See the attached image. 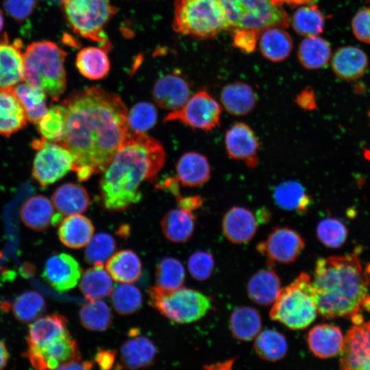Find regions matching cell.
Returning a JSON list of instances; mask_svg holds the SVG:
<instances>
[{"label": "cell", "instance_id": "1", "mask_svg": "<svg viewBox=\"0 0 370 370\" xmlns=\"http://www.w3.org/2000/svg\"><path fill=\"white\" fill-rule=\"evenodd\" d=\"M66 121L59 143L74 158L73 171L84 181L104 171L130 132L128 110L116 93L93 86L62 101Z\"/></svg>", "mask_w": 370, "mask_h": 370}, {"label": "cell", "instance_id": "2", "mask_svg": "<svg viewBox=\"0 0 370 370\" xmlns=\"http://www.w3.org/2000/svg\"><path fill=\"white\" fill-rule=\"evenodd\" d=\"M165 158L163 146L158 140L130 131L100 180L103 208L121 212L138 202L142 197L140 186L155 180Z\"/></svg>", "mask_w": 370, "mask_h": 370}, {"label": "cell", "instance_id": "3", "mask_svg": "<svg viewBox=\"0 0 370 370\" xmlns=\"http://www.w3.org/2000/svg\"><path fill=\"white\" fill-rule=\"evenodd\" d=\"M312 283L320 315L362 322L360 311L370 309V275L356 252L318 259Z\"/></svg>", "mask_w": 370, "mask_h": 370}, {"label": "cell", "instance_id": "4", "mask_svg": "<svg viewBox=\"0 0 370 370\" xmlns=\"http://www.w3.org/2000/svg\"><path fill=\"white\" fill-rule=\"evenodd\" d=\"M66 51L53 42H33L23 53L24 79L58 101L66 86Z\"/></svg>", "mask_w": 370, "mask_h": 370}, {"label": "cell", "instance_id": "5", "mask_svg": "<svg viewBox=\"0 0 370 370\" xmlns=\"http://www.w3.org/2000/svg\"><path fill=\"white\" fill-rule=\"evenodd\" d=\"M318 308L310 276L301 272L291 284L281 288L269 316L292 330H302L316 319Z\"/></svg>", "mask_w": 370, "mask_h": 370}, {"label": "cell", "instance_id": "6", "mask_svg": "<svg viewBox=\"0 0 370 370\" xmlns=\"http://www.w3.org/2000/svg\"><path fill=\"white\" fill-rule=\"evenodd\" d=\"M173 27L197 39L211 38L230 29L219 0H175Z\"/></svg>", "mask_w": 370, "mask_h": 370}, {"label": "cell", "instance_id": "7", "mask_svg": "<svg viewBox=\"0 0 370 370\" xmlns=\"http://www.w3.org/2000/svg\"><path fill=\"white\" fill-rule=\"evenodd\" d=\"M62 10L71 29L95 41L106 51L111 44L105 28L116 13L110 0H61Z\"/></svg>", "mask_w": 370, "mask_h": 370}, {"label": "cell", "instance_id": "8", "mask_svg": "<svg viewBox=\"0 0 370 370\" xmlns=\"http://www.w3.org/2000/svg\"><path fill=\"white\" fill-rule=\"evenodd\" d=\"M230 24L234 31L247 29L260 32L278 26L286 28L290 18L283 5L273 0H219Z\"/></svg>", "mask_w": 370, "mask_h": 370}, {"label": "cell", "instance_id": "9", "mask_svg": "<svg viewBox=\"0 0 370 370\" xmlns=\"http://www.w3.org/2000/svg\"><path fill=\"white\" fill-rule=\"evenodd\" d=\"M147 293L151 305L165 317L177 323L197 321L211 308L208 297L187 288L166 290L156 286L150 287Z\"/></svg>", "mask_w": 370, "mask_h": 370}, {"label": "cell", "instance_id": "10", "mask_svg": "<svg viewBox=\"0 0 370 370\" xmlns=\"http://www.w3.org/2000/svg\"><path fill=\"white\" fill-rule=\"evenodd\" d=\"M221 114V105L201 90L190 97L182 108L169 113L164 122L178 121L192 129L209 132L220 126Z\"/></svg>", "mask_w": 370, "mask_h": 370}, {"label": "cell", "instance_id": "11", "mask_svg": "<svg viewBox=\"0 0 370 370\" xmlns=\"http://www.w3.org/2000/svg\"><path fill=\"white\" fill-rule=\"evenodd\" d=\"M74 158L63 145L46 140L35 156L32 176L42 187L52 184L73 171Z\"/></svg>", "mask_w": 370, "mask_h": 370}, {"label": "cell", "instance_id": "12", "mask_svg": "<svg viewBox=\"0 0 370 370\" xmlns=\"http://www.w3.org/2000/svg\"><path fill=\"white\" fill-rule=\"evenodd\" d=\"M32 367L36 369H55L60 365L80 360L77 341L68 332L48 343L28 347L25 353Z\"/></svg>", "mask_w": 370, "mask_h": 370}, {"label": "cell", "instance_id": "13", "mask_svg": "<svg viewBox=\"0 0 370 370\" xmlns=\"http://www.w3.org/2000/svg\"><path fill=\"white\" fill-rule=\"evenodd\" d=\"M305 247L301 235L288 227H276L266 240L259 243L257 251L271 260L288 264L294 262Z\"/></svg>", "mask_w": 370, "mask_h": 370}, {"label": "cell", "instance_id": "14", "mask_svg": "<svg viewBox=\"0 0 370 370\" xmlns=\"http://www.w3.org/2000/svg\"><path fill=\"white\" fill-rule=\"evenodd\" d=\"M340 368L370 370V321L355 324L344 337Z\"/></svg>", "mask_w": 370, "mask_h": 370}, {"label": "cell", "instance_id": "15", "mask_svg": "<svg viewBox=\"0 0 370 370\" xmlns=\"http://www.w3.org/2000/svg\"><path fill=\"white\" fill-rule=\"evenodd\" d=\"M225 147L230 159L241 161L249 168L259 162L260 143L253 129L247 123H234L225 134Z\"/></svg>", "mask_w": 370, "mask_h": 370}, {"label": "cell", "instance_id": "16", "mask_svg": "<svg viewBox=\"0 0 370 370\" xmlns=\"http://www.w3.org/2000/svg\"><path fill=\"white\" fill-rule=\"evenodd\" d=\"M81 273L76 260L69 254L62 253L53 255L47 260L42 277L56 291L64 292L77 285Z\"/></svg>", "mask_w": 370, "mask_h": 370}, {"label": "cell", "instance_id": "17", "mask_svg": "<svg viewBox=\"0 0 370 370\" xmlns=\"http://www.w3.org/2000/svg\"><path fill=\"white\" fill-rule=\"evenodd\" d=\"M190 97L188 82L176 73L161 76L155 82L153 98L162 109L176 110L182 108Z\"/></svg>", "mask_w": 370, "mask_h": 370}, {"label": "cell", "instance_id": "18", "mask_svg": "<svg viewBox=\"0 0 370 370\" xmlns=\"http://www.w3.org/2000/svg\"><path fill=\"white\" fill-rule=\"evenodd\" d=\"M23 42H10L6 32L0 35V88H12L24 79Z\"/></svg>", "mask_w": 370, "mask_h": 370}, {"label": "cell", "instance_id": "19", "mask_svg": "<svg viewBox=\"0 0 370 370\" xmlns=\"http://www.w3.org/2000/svg\"><path fill=\"white\" fill-rule=\"evenodd\" d=\"M258 221L247 208L233 206L224 214L222 230L225 236L232 243H245L255 235Z\"/></svg>", "mask_w": 370, "mask_h": 370}, {"label": "cell", "instance_id": "20", "mask_svg": "<svg viewBox=\"0 0 370 370\" xmlns=\"http://www.w3.org/2000/svg\"><path fill=\"white\" fill-rule=\"evenodd\" d=\"M221 106L229 114L245 116L256 108L257 95L253 88L243 82H234L226 84L220 92Z\"/></svg>", "mask_w": 370, "mask_h": 370}, {"label": "cell", "instance_id": "21", "mask_svg": "<svg viewBox=\"0 0 370 370\" xmlns=\"http://www.w3.org/2000/svg\"><path fill=\"white\" fill-rule=\"evenodd\" d=\"M307 342L310 351L316 356L328 358L341 353L344 337L338 327L322 323L315 325L309 331Z\"/></svg>", "mask_w": 370, "mask_h": 370}, {"label": "cell", "instance_id": "22", "mask_svg": "<svg viewBox=\"0 0 370 370\" xmlns=\"http://www.w3.org/2000/svg\"><path fill=\"white\" fill-rule=\"evenodd\" d=\"M332 68L339 78L352 81L361 77L368 66V58L359 48L347 46L338 49L332 56Z\"/></svg>", "mask_w": 370, "mask_h": 370}, {"label": "cell", "instance_id": "23", "mask_svg": "<svg viewBox=\"0 0 370 370\" xmlns=\"http://www.w3.org/2000/svg\"><path fill=\"white\" fill-rule=\"evenodd\" d=\"M175 171L178 182L189 187L202 186L209 180L211 174L208 158L195 151L184 153L179 158Z\"/></svg>", "mask_w": 370, "mask_h": 370}, {"label": "cell", "instance_id": "24", "mask_svg": "<svg viewBox=\"0 0 370 370\" xmlns=\"http://www.w3.org/2000/svg\"><path fill=\"white\" fill-rule=\"evenodd\" d=\"M25 111L12 88H0V135L10 136L24 128Z\"/></svg>", "mask_w": 370, "mask_h": 370}, {"label": "cell", "instance_id": "25", "mask_svg": "<svg viewBox=\"0 0 370 370\" xmlns=\"http://www.w3.org/2000/svg\"><path fill=\"white\" fill-rule=\"evenodd\" d=\"M258 45L261 54L273 62L285 60L293 48V39L284 27L271 26L259 33Z\"/></svg>", "mask_w": 370, "mask_h": 370}, {"label": "cell", "instance_id": "26", "mask_svg": "<svg viewBox=\"0 0 370 370\" xmlns=\"http://www.w3.org/2000/svg\"><path fill=\"white\" fill-rule=\"evenodd\" d=\"M89 201L85 188L75 183L60 185L52 195L53 206L62 217L82 214L88 208Z\"/></svg>", "mask_w": 370, "mask_h": 370}, {"label": "cell", "instance_id": "27", "mask_svg": "<svg viewBox=\"0 0 370 370\" xmlns=\"http://www.w3.org/2000/svg\"><path fill=\"white\" fill-rule=\"evenodd\" d=\"M94 231L91 221L81 214H77L62 219L58 228V236L65 246L80 249L86 246Z\"/></svg>", "mask_w": 370, "mask_h": 370}, {"label": "cell", "instance_id": "28", "mask_svg": "<svg viewBox=\"0 0 370 370\" xmlns=\"http://www.w3.org/2000/svg\"><path fill=\"white\" fill-rule=\"evenodd\" d=\"M275 204L286 211H295L300 214L306 212L312 198L304 185L296 180H287L278 184L273 193Z\"/></svg>", "mask_w": 370, "mask_h": 370}, {"label": "cell", "instance_id": "29", "mask_svg": "<svg viewBox=\"0 0 370 370\" xmlns=\"http://www.w3.org/2000/svg\"><path fill=\"white\" fill-rule=\"evenodd\" d=\"M153 343L145 336H135L125 342L121 349L119 369H138L151 365L156 355Z\"/></svg>", "mask_w": 370, "mask_h": 370}, {"label": "cell", "instance_id": "30", "mask_svg": "<svg viewBox=\"0 0 370 370\" xmlns=\"http://www.w3.org/2000/svg\"><path fill=\"white\" fill-rule=\"evenodd\" d=\"M281 288L278 275L271 269L258 271L251 276L247 285L249 297L262 306L273 304Z\"/></svg>", "mask_w": 370, "mask_h": 370}, {"label": "cell", "instance_id": "31", "mask_svg": "<svg viewBox=\"0 0 370 370\" xmlns=\"http://www.w3.org/2000/svg\"><path fill=\"white\" fill-rule=\"evenodd\" d=\"M66 319L58 314L39 318L29 326L27 337L28 347L48 343L68 333Z\"/></svg>", "mask_w": 370, "mask_h": 370}, {"label": "cell", "instance_id": "32", "mask_svg": "<svg viewBox=\"0 0 370 370\" xmlns=\"http://www.w3.org/2000/svg\"><path fill=\"white\" fill-rule=\"evenodd\" d=\"M106 269L116 282L133 283L141 276L142 264L136 253L123 249L113 254L106 262Z\"/></svg>", "mask_w": 370, "mask_h": 370}, {"label": "cell", "instance_id": "33", "mask_svg": "<svg viewBox=\"0 0 370 370\" xmlns=\"http://www.w3.org/2000/svg\"><path fill=\"white\" fill-rule=\"evenodd\" d=\"M195 219L192 211L181 208L168 211L161 221L165 237L173 243L188 240L195 230Z\"/></svg>", "mask_w": 370, "mask_h": 370}, {"label": "cell", "instance_id": "34", "mask_svg": "<svg viewBox=\"0 0 370 370\" xmlns=\"http://www.w3.org/2000/svg\"><path fill=\"white\" fill-rule=\"evenodd\" d=\"M20 214L23 222L28 227L37 231L44 230L51 223L54 206L47 197L36 195L25 201Z\"/></svg>", "mask_w": 370, "mask_h": 370}, {"label": "cell", "instance_id": "35", "mask_svg": "<svg viewBox=\"0 0 370 370\" xmlns=\"http://www.w3.org/2000/svg\"><path fill=\"white\" fill-rule=\"evenodd\" d=\"M331 52L330 45L325 39L318 36H306L299 45L297 58L303 67L316 70L328 64Z\"/></svg>", "mask_w": 370, "mask_h": 370}, {"label": "cell", "instance_id": "36", "mask_svg": "<svg viewBox=\"0 0 370 370\" xmlns=\"http://www.w3.org/2000/svg\"><path fill=\"white\" fill-rule=\"evenodd\" d=\"M113 288L112 278L102 264L87 269L81 277L79 288L88 300L108 297Z\"/></svg>", "mask_w": 370, "mask_h": 370}, {"label": "cell", "instance_id": "37", "mask_svg": "<svg viewBox=\"0 0 370 370\" xmlns=\"http://www.w3.org/2000/svg\"><path fill=\"white\" fill-rule=\"evenodd\" d=\"M106 52L101 47H88L81 49L76 57V66L85 77L97 80L109 73L110 64Z\"/></svg>", "mask_w": 370, "mask_h": 370}, {"label": "cell", "instance_id": "38", "mask_svg": "<svg viewBox=\"0 0 370 370\" xmlns=\"http://www.w3.org/2000/svg\"><path fill=\"white\" fill-rule=\"evenodd\" d=\"M262 320L258 312L249 306L235 308L230 318V329L234 338L248 341L254 339L260 333Z\"/></svg>", "mask_w": 370, "mask_h": 370}, {"label": "cell", "instance_id": "39", "mask_svg": "<svg viewBox=\"0 0 370 370\" xmlns=\"http://www.w3.org/2000/svg\"><path fill=\"white\" fill-rule=\"evenodd\" d=\"M12 90L23 107L27 120L37 124L48 110L45 92L27 82L18 84Z\"/></svg>", "mask_w": 370, "mask_h": 370}, {"label": "cell", "instance_id": "40", "mask_svg": "<svg viewBox=\"0 0 370 370\" xmlns=\"http://www.w3.org/2000/svg\"><path fill=\"white\" fill-rule=\"evenodd\" d=\"M291 23L295 32L303 36H318L323 31L325 16L314 3L300 5L293 13Z\"/></svg>", "mask_w": 370, "mask_h": 370}, {"label": "cell", "instance_id": "41", "mask_svg": "<svg viewBox=\"0 0 370 370\" xmlns=\"http://www.w3.org/2000/svg\"><path fill=\"white\" fill-rule=\"evenodd\" d=\"M254 349L260 358L273 362L284 357L288 350V344L282 333L275 330L267 329L256 336Z\"/></svg>", "mask_w": 370, "mask_h": 370}, {"label": "cell", "instance_id": "42", "mask_svg": "<svg viewBox=\"0 0 370 370\" xmlns=\"http://www.w3.org/2000/svg\"><path fill=\"white\" fill-rule=\"evenodd\" d=\"M82 325L90 331L103 332L108 330L112 321L111 310L101 299L88 300L79 310Z\"/></svg>", "mask_w": 370, "mask_h": 370}, {"label": "cell", "instance_id": "43", "mask_svg": "<svg viewBox=\"0 0 370 370\" xmlns=\"http://www.w3.org/2000/svg\"><path fill=\"white\" fill-rule=\"evenodd\" d=\"M111 303L115 311L121 315H129L138 310L143 302L140 290L132 283L116 285L110 294Z\"/></svg>", "mask_w": 370, "mask_h": 370}, {"label": "cell", "instance_id": "44", "mask_svg": "<svg viewBox=\"0 0 370 370\" xmlns=\"http://www.w3.org/2000/svg\"><path fill=\"white\" fill-rule=\"evenodd\" d=\"M46 302L39 293L27 291L16 298L12 304L15 317L23 323L35 321L45 311Z\"/></svg>", "mask_w": 370, "mask_h": 370}, {"label": "cell", "instance_id": "45", "mask_svg": "<svg viewBox=\"0 0 370 370\" xmlns=\"http://www.w3.org/2000/svg\"><path fill=\"white\" fill-rule=\"evenodd\" d=\"M185 279L183 264L176 258H163L157 265L155 272L156 286L166 290L182 287Z\"/></svg>", "mask_w": 370, "mask_h": 370}, {"label": "cell", "instance_id": "46", "mask_svg": "<svg viewBox=\"0 0 370 370\" xmlns=\"http://www.w3.org/2000/svg\"><path fill=\"white\" fill-rule=\"evenodd\" d=\"M66 121V108L55 105L47 110L37 123L42 138L48 141L60 143L62 139Z\"/></svg>", "mask_w": 370, "mask_h": 370}, {"label": "cell", "instance_id": "47", "mask_svg": "<svg viewBox=\"0 0 370 370\" xmlns=\"http://www.w3.org/2000/svg\"><path fill=\"white\" fill-rule=\"evenodd\" d=\"M158 114L155 106L149 102L136 103L127 113V123L131 132L145 134L157 123Z\"/></svg>", "mask_w": 370, "mask_h": 370}, {"label": "cell", "instance_id": "48", "mask_svg": "<svg viewBox=\"0 0 370 370\" xmlns=\"http://www.w3.org/2000/svg\"><path fill=\"white\" fill-rule=\"evenodd\" d=\"M116 249L114 238L107 233H99L90 240L86 245L84 258L92 264L106 263L113 255Z\"/></svg>", "mask_w": 370, "mask_h": 370}, {"label": "cell", "instance_id": "49", "mask_svg": "<svg viewBox=\"0 0 370 370\" xmlns=\"http://www.w3.org/2000/svg\"><path fill=\"white\" fill-rule=\"evenodd\" d=\"M317 234L319 241L330 248L341 247L346 241L347 230L340 220L328 217L321 220L317 227Z\"/></svg>", "mask_w": 370, "mask_h": 370}, {"label": "cell", "instance_id": "50", "mask_svg": "<svg viewBox=\"0 0 370 370\" xmlns=\"http://www.w3.org/2000/svg\"><path fill=\"white\" fill-rule=\"evenodd\" d=\"M214 267V261L212 254L206 251H197L188 260V269L190 275L200 281L210 277Z\"/></svg>", "mask_w": 370, "mask_h": 370}, {"label": "cell", "instance_id": "51", "mask_svg": "<svg viewBox=\"0 0 370 370\" xmlns=\"http://www.w3.org/2000/svg\"><path fill=\"white\" fill-rule=\"evenodd\" d=\"M38 0H4L6 13L17 22L26 20L34 12Z\"/></svg>", "mask_w": 370, "mask_h": 370}, {"label": "cell", "instance_id": "52", "mask_svg": "<svg viewBox=\"0 0 370 370\" xmlns=\"http://www.w3.org/2000/svg\"><path fill=\"white\" fill-rule=\"evenodd\" d=\"M352 28L358 40L370 44V8L356 12L352 21Z\"/></svg>", "mask_w": 370, "mask_h": 370}, {"label": "cell", "instance_id": "53", "mask_svg": "<svg viewBox=\"0 0 370 370\" xmlns=\"http://www.w3.org/2000/svg\"><path fill=\"white\" fill-rule=\"evenodd\" d=\"M259 32L247 29L234 31L233 44L243 52L251 53L257 45Z\"/></svg>", "mask_w": 370, "mask_h": 370}, {"label": "cell", "instance_id": "54", "mask_svg": "<svg viewBox=\"0 0 370 370\" xmlns=\"http://www.w3.org/2000/svg\"><path fill=\"white\" fill-rule=\"evenodd\" d=\"M295 102L304 110L312 111L317 108L314 92L310 86L306 87L296 96Z\"/></svg>", "mask_w": 370, "mask_h": 370}, {"label": "cell", "instance_id": "55", "mask_svg": "<svg viewBox=\"0 0 370 370\" xmlns=\"http://www.w3.org/2000/svg\"><path fill=\"white\" fill-rule=\"evenodd\" d=\"M116 352L112 349H99L95 361L101 369H109L114 364Z\"/></svg>", "mask_w": 370, "mask_h": 370}, {"label": "cell", "instance_id": "56", "mask_svg": "<svg viewBox=\"0 0 370 370\" xmlns=\"http://www.w3.org/2000/svg\"><path fill=\"white\" fill-rule=\"evenodd\" d=\"M179 208L193 211L199 208L202 204L203 199L200 196H188L183 197L181 195L176 198Z\"/></svg>", "mask_w": 370, "mask_h": 370}, {"label": "cell", "instance_id": "57", "mask_svg": "<svg viewBox=\"0 0 370 370\" xmlns=\"http://www.w3.org/2000/svg\"><path fill=\"white\" fill-rule=\"evenodd\" d=\"M94 363L92 361H71L60 365L57 369H90Z\"/></svg>", "mask_w": 370, "mask_h": 370}, {"label": "cell", "instance_id": "58", "mask_svg": "<svg viewBox=\"0 0 370 370\" xmlns=\"http://www.w3.org/2000/svg\"><path fill=\"white\" fill-rule=\"evenodd\" d=\"M276 3L282 5L286 4L292 7H297L306 4L314 3L317 0H273Z\"/></svg>", "mask_w": 370, "mask_h": 370}, {"label": "cell", "instance_id": "59", "mask_svg": "<svg viewBox=\"0 0 370 370\" xmlns=\"http://www.w3.org/2000/svg\"><path fill=\"white\" fill-rule=\"evenodd\" d=\"M9 354L5 344L0 341V369H3L8 361Z\"/></svg>", "mask_w": 370, "mask_h": 370}, {"label": "cell", "instance_id": "60", "mask_svg": "<svg viewBox=\"0 0 370 370\" xmlns=\"http://www.w3.org/2000/svg\"><path fill=\"white\" fill-rule=\"evenodd\" d=\"M4 26V18L2 11L0 10V32L3 29Z\"/></svg>", "mask_w": 370, "mask_h": 370}, {"label": "cell", "instance_id": "61", "mask_svg": "<svg viewBox=\"0 0 370 370\" xmlns=\"http://www.w3.org/2000/svg\"><path fill=\"white\" fill-rule=\"evenodd\" d=\"M368 116H369V119H370V109H369V112H368Z\"/></svg>", "mask_w": 370, "mask_h": 370}, {"label": "cell", "instance_id": "62", "mask_svg": "<svg viewBox=\"0 0 370 370\" xmlns=\"http://www.w3.org/2000/svg\"><path fill=\"white\" fill-rule=\"evenodd\" d=\"M367 1L370 2V0H367Z\"/></svg>", "mask_w": 370, "mask_h": 370}]
</instances>
